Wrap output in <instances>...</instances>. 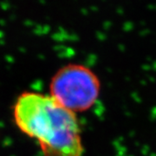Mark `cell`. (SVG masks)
<instances>
[{"instance_id":"7a4b0ae2","label":"cell","mask_w":156,"mask_h":156,"mask_svg":"<svg viewBox=\"0 0 156 156\" xmlns=\"http://www.w3.org/2000/svg\"><path fill=\"white\" fill-rule=\"evenodd\" d=\"M50 91L60 105L76 114L95 105L100 95L101 83L89 68L71 63L59 69L52 76Z\"/></svg>"},{"instance_id":"3957f363","label":"cell","mask_w":156,"mask_h":156,"mask_svg":"<svg viewBox=\"0 0 156 156\" xmlns=\"http://www.w3.org/2000/svg\"><path fill=\"white\" fill-rule=\"evenodd\" d=\"M0 7L3 9V10H8V9H10V7H11V3L9 2V1H7V0H4V1H1L0 2Z\"/></svg>"},{"instance_id":"6da1fadb","label":"cell","mask_w":156,"mask_h":156,"mask_svg":"<svg viewBox=\"0 0 156 156\" xmlns=\"http://www.w3.org/2000/svg\"><path fill=\"white\" fill-rule=\"evenodd\" d=\"M13 116L23 134L38 142L44 156H82L83 145L75 113L52 96L24 92L17 97Z\"/></svg>"}]
</instances>
